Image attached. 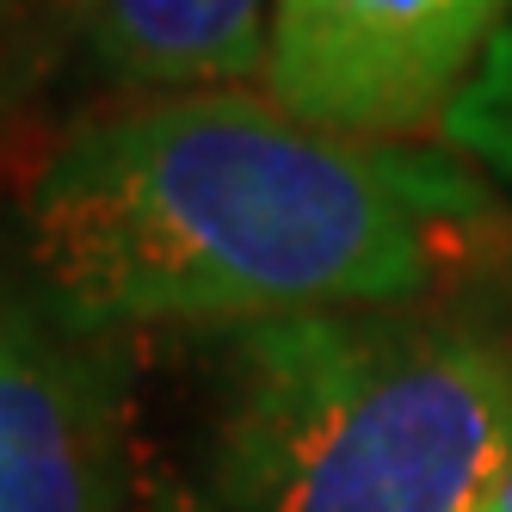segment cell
<instances>
[{
    "instance_id": "cell-1",
    "label": "cell",
    "mask_w": 512,
    "mask_h": 512,
    "mask_svg": "<svg viewBox=\"0 0 512 512\" xmlns=\"http://www.w3.org/2000/svg\"><path fill=\"white\" fill-rule=\"evenodd\" d=\"M506 247L451 149L340 136L235 87L75 124L19 192V272L81 334L445 303Z\"/></svg>"
},
{
    "instance_id": "cell-2",
    "label": "cell",
    "mask_w": 512,
    "mask_h": 512,
    "mask_svg": "<svg viewBox=\"0 0 512 512\" xmlns=\"http://www.w3.org/2000/svg\"><path fill=\"white\" fill-rule=\"evenodd\" d=\"M512 445V334L457 303L223 327L155 512H463Z\"/></svg>"
},
{
    "instance_id": "cell-3",
    "label": "cell",
    "mask_w": 512,
    "mask_h": 512,
    "mask_svg": "<svg viewBox=\"0 0 512 512\" xmlns=\"http://www.w3.org/2000/svg\"><path fill=\"white\" fill-rule=\"evenodd\" d=\"M512 25V0H272L266 99L290 118L414 142Z\"/></svg>"
},
{
    "instance_id": "cell-4",
    "label": "cell",
    "mask_w": 512,
    "mask_h": 512,
    "mask_svg": "<svg viewBox=\"0 0 512 512\" xmlns=\"http://www.w3.org/2000/svg\"><path fill=\"white\" fill-rule=\"evenodd\" d=\"M136 482L124 340L68 327L0 266V512H130Z\"/></svg>"
},
{
    "instance_id": "cell-5",
    "label": "cell",
    "mask_w": 512,
    "mask_h": 512,
    "mask_svg": "<svg viewBox=\"0 0 512 512\" xmlns=\"http://www.w3.org/2000/svg\"><path fill=\"white\" fill-rule=\"evenodd\" d=\"M118 87L210 93L266 75L272 0H31Z\"/></svg>"
},
{
    "instance_id": "cell-6",
    "label": "cell",
    "mask_w": 512,
    "mask_h": 512,
    "mask_svg": "<svg viewBox=\"0 0 512 512\" xmlns=\"http://www.w3.org/2000/svg\"><path fill=\"white\" fill-rule=\"evenodd\" d=\"M438 142L451 155H463L469 167H482L488 179L512 186V25L494 38L482 68L457 93V105L438 124Z\"/></svg>"
},
{
    "instance_id": "cell-7",
    "label": "cell",
    "mask_w": 512,
    "mask_h": 512,
    "mask_svg": "<svg viewBox=\"0 0 512 512\" xmlns=\"http://www.w3.org/2000/svg\"><path fill=\"white\" fill-rule=\"evenodd\" d=\"M463 512H512V445H506V457H500V469L488 475V488L475 494Z\"/></svg>"
},
{
    "instance_id": "cell-8",
    "label": "cell",
    "mask_w": 512,
    "mask_h": 512,
    "mask_svg": "<svg viewBox=\"0 0 512 512\" xmlns=\"http://www.w3.org/2000/svg\"><path fill=\"white\" fill-rule=\"evenodd\" d=\"M506 278H512V260H506Z\"/></svg>"
}]
</instances>
